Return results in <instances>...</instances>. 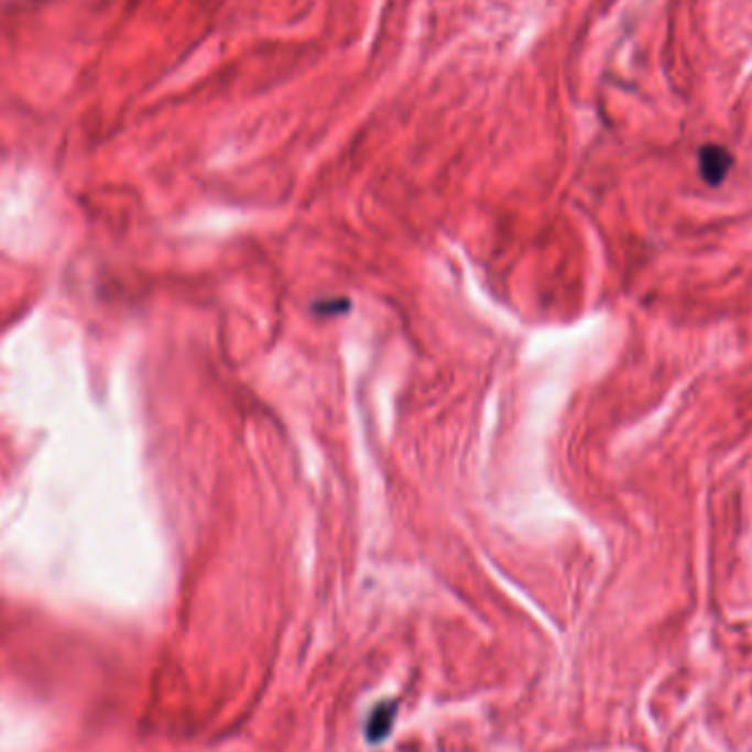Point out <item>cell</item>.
Here are the masks:
<instances>
[{"mask_svg": "<svg viewBox=\"0 0 752 752\" xmlns=\"http://www.w3.org/2000/svg\"><path fill=\"white\" fill-rule=\"evenodd\" d=\"M733 167V156L722 145H707L700 150V174L709 185H720Z\"/></svg>", "mask_w": 752, "mask_h": 752, "instance_id": "6da1fadb", "label": "cell"}, {"mask_svg": "<svg viewBox=\"0 0 752 752\" xmlns=\"http://www.w3.org/2000/svg\"><path fill=\"white\" fill-rule=\"evenodd\" d=\"M394 713H396V705H381L374 709L370 722H368V740L370 742H381L385 740V735L392 729L394 722Z\"/></svg>", "mask_w": 752, "mask_h": 752, "instance_id": "7a4b0ae2", "label": "cell"}]
</instances>
